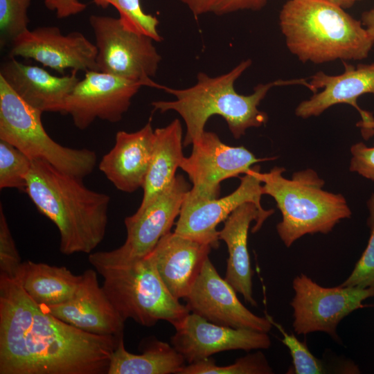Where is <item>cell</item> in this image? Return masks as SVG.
I'll list each match as a JSON object with an SVG mask.
<instances>
[{
	"mask_svg": "<svg viewBox=\"0 0 374 374\" xmlns=\"http://www.w3.org/2000/svg\"><path fill=\"white\" fill-rule=\"evenodd\" d=\"M42 113L21 99L0 76V140L12 144L31 160H43L77 178L90 175L96 164V152L55 141L43 126Z\"/></svg>",
	"mask_w": 374,
	"mask_h": 374,
	"instance_id": "52a82bcc",
	"label": "cell"
},
{
	"mask_svg": "<svg viewBox=\"0 0 374 374\" xmlns=\"http://www.w3.org/2000/svg\"><path fill=\"white\" fill-rule=\"evenodd\" d=\"M32 160L12 144L0 140V188L24 191Z\"/></svg>",
	"mask_w": 374,
	"mask_h": 374,
	"instance_id": "83f0119b",
	"label": "cell"
},
{
	"mask_svg": "<svg viewBox=\"0 0 374 374\" xmlns=\"http://www.w3.org/2000/svg\"><path fill=\"white\" fill-rule=\"evenodd\" d=\"M190 189L185 178L176 175L172 183L146 208L125 217L127 238L123 244L112 251L90 253L89 262L96 269L121 267L145 257L170 231Z\"/></svg>",
	"mask_w": 374,
	"mask_h": 374,
	"instance_id": "ba28073f",
	"label": "cell"
},
{
	"mask_svg": "<svg viewBox=\"0 0 374 374\" xmlns=\"http://www.w3.org/2000/svg\"><path fill=\"white\" fill-rule=\"evenodd\" d=\"M190 156L184 157L180 168L193 186L186 196L193 199L218 198L220 184L245 174L253 165L275 158L259 159L244 146H230L213 132L204 131L193 144Z\"/></svg>",
	"mask_w": 374,
	"mask_h": 374,
	"instance_id": "8fae6325",
	"label": "cell"
},
{
	"mask_svg": "<svg viewBox=\"0 0 374 374\" xmlns=\"http://www.w3.org/2000/svg\"><path fill=\"white\" fill-rule=\"evenodd\" d=\"M269 216L260 212L254 203L245 202L232 212L218 231L219 240L225 242L229 253L224 279L252 306H257V303L253 296L248 232L251 222L256 221L254 233Z\"/></svg>",
	"mask_w": 374,
	"mask_h": 374,
	"instance_id": "7402d4cb",
	"label": "cell"
},
{
	"mask_svg": "<svg viewBox=\"0 0 374 374\" xmlns=\"http://www.w3.org/2000/svg\"><path fill=\"white\" fill-rule=\"evenodd\" d=\"M349 170L374 181V147H368L362 142L353 144Z\"/></svg>",
	"mask_w": 374,
	"mask_h": 374,
	"instance_id": "d6a6232c",
	"label": "cell"
},
{
	"mask_svg": "<svg viewBox=\"0 0 374 374\" xmlns=\"http://www.w3.org/2000/svg\"><path fill=\"white\" fill-rule=\"evenodd\" d=\"M123 337L64 322L28 296L18 274H0V374L107 373Z\"/></svg>",
	"mask_w": 374,
	"mask_h": 374,
	"instance_id": "6da1fadb",
	"label": "cell"
},
{
	"mask_svg": "<svg viewBox=\"0 0 374 374\" xmlns=\"http://www.w3.org/2000/svg\"><path fill=\"white\" fill-rule=\"evenodd\" d=\"M39 306L64 322L89 333L123 336L125 321L100 287L96 271L93 269L84 271L71 298L60 304Z\"/></svg>",
	"mask_w": 374,
	"mask_h": 374,
	"instance_id": "e0dca14e",
	"label": "cell"
},
{
	"mask_svg": "<svg viewBox=\"0 0 374 374\" xmlns=\"http://www.w3.org/2000/svg\"><path fill=\"white\" fill-rule=\"evenodd\" d=\"M184 299L190 312L220 326L267 333L272 328L270 318L254 314L239 301L236 291L220 276L209 257Z\"/></svg>",
	"mask_w": 374,
	"mask_h": 374,
	"instance_id": "9a60e30c",
	"label": "cell"
},
{
	"mask_svg": "<svg viewBox=\"0 0 374 374\" xmlns=\"http://www.w3.org/2000/svg\"><path fill=\"white\" fill-rule=\"evenodd\" d=\"M367 207L369 212L367 224L370 229L368 242L351 274L341 286L374 288V193L367 201Z\"/></svg>",
	"mask_w": 374,
	"mask_h": 374,
	"instance_id": "f546056e",
	"label": "cell"
},
{
	"mask_svg": "<svg viewBox=\"0 0 374 374\" xmlns=\"http://www.w3.org/2000/svg\"><path fill=\"white\" fill-rule=\"evenodd\" d=\"M343 63L344 71L341 74L328 75L320 71L310 77L311 91L314 93L297 106V116H317L335 105L344 103L359 112L360 121L366 123L374 118L357 103V98L363 94L374 95V63L360 64L356 67L346 61Z\"/></svg>",
	"mask_w": 374,
	"mask_h": 374,
	"instance_id": "ac0fdd59",
	"label": "cell"
},
{
	"mask_svg": "<svg viewBox=\"0 0 374 374\" xmlns=\"http://www.w3.org/2000/svg\"><path fill=\"white\" fill-rule=\"evenodd\" d=\"M78 71L56 76L37 66L9 57L1 66L0 76L25 102L42 111L64 114L67 97L80 80Z\"/></svg>",
	"mask_w": 374,
	"mask_h": 374,
	"instance_id": "ffe728a7",
	"label": "cell"
},
{
	"mask_svg": "<svg viewBox=\"0 0 374 374\" xmlns=\"http://www.w3.org/2000/svg\"><path fill=\"white\" fill-rule=\"evenodd\" d=\"M285 169L275 166L260 173L263 195L274 198L282 214L276 231L287 247L306 234L330 233L340 220L350 218L345 197L323 189L325 184L312 169L283 175Z\"/></svg>",
	"mask_w": 374,
	"mask_h": 374,
	"instance_id": "5b68a950",
	"label": "cell"
},
{
	"mask_svg": "<svg viewBox=\"0 0 374 374\" xmlns=\"http://www.w3.org/2000/svg\"><path fill=\"white\" fill-rule=\"evenodd\" d=\"M184 357L166 342L154 339L141 354L128 352L123 337L112 355L107 374H178Z\"/></svg>",
	"mask_w": 374,
	"mask_h": 374,
	"instance_id": "d4e9b609",
	"label": "cell"
},
{
	"mask_svg": "<svg viewBox=\"0 0 374 374\" xmlns=\"http://www.w3.org/2000/svg\"><path fill=\"white\" fill-rule=\"evenodd\" d=\"M98 6L105 9L114 6L119 13V19L125 27L136 33L148 35L154 42L163 38L159 33V19L146 13L141 4V0H92Z\"/></svg>",
	"mask_w": 374,
	"mask_h": 374,
	"instance_id": "4316f807",
	"label": "cell"
},
{
	"mask_svg": "<svg viewBox=\"0 0 374 374\" xmlns=\"http://www.w3.org/2000/svg\"><path fill=\"white\" fill-rule=\"evenodd\" d=\"M174 328L171 344L188 364L222 351L268 349L271 344L267 332L220 326L194 313Z\"/></svg>",
	"mask_w": 374,
	"mask_h": 374,
	"instance_id": "2e32d148",
	"label": "cell"
},
{
	"mask_svg": "<svg viewBox=\"0 0 374 374\" xmlns=\"http://www.w3.org/2000/svg\"><path fill=\"white\" fill-rule=\"evenodd\" d=\"M211 249L208 244L170 231L150 254L167 289L179 300L190 291Z\"/></svg>",
	"mask_w": 374,
	"mask_h": 374,
	"instance_id": "44dd1931",
	"label": "cell"
},
{
	"mask_svg": "<svg viewBox=\"0 0 374 374\" xmlns=\"http://www.w3.org/2000/svg\"><path fill=\"white\" fill-rule=\"evenodd\" d=\"M183 130L179 119L154 130V143L150 167L143 186V195L138 211L146 208L174 181L183 154Z\"/></svg>",
	"mask_w": 374,
	"mask_h": 374,
	"instance_id": "603a6c76",
	"label": "cell"
},
{
	"mask_svg": "<svg viewBox=\"0 0 374 374\" xmlns=\"http://www.w3.org/2000/svg\"><path fill=\"white\" fill-rule=\"evenodd\" d=\"M89 21L94 33L100 71L145 87L165 89L152 79L161 60L152 38L127 28L119 17L92 15Z\"/></svg>",
	"mask_w": 374,
	"mask_h": 374,
	"instance_id": "9c48e42d",
	"label": "cell"
},
{
	"mask_svg": "<svg viewBox=\"0 0 374 374\" xmlns=\"http://www.w3.org/2000/svg\"><path fill=\"white\" fill-rule=\"evenodd\" d=\"M44 5L47 9L55 11L60 19L78 15L87 7L78 0H44Z\"/></svg>",
	"mask_w": 374,
	"mask_h": 374,
	"instance_id": "e575fe53",
	"label": "cell"
},
{
	"mask_svg": "<svg viewBox=\"0 0 374 374\" xmlns=\"http://www.w3.org/2000/svg\"><path fill=\"white\" fill-rule=\"evenodd\" d=\"M336 5H338L344 9L349 8L353 6V4L349 0H327Z\"/></svg>",
	"mask_w": 374,
	"mask_h": 374,
	"instance_id": "f35d334b",
	"label": "cell"
},
{
	"mask_svg": "<svg viewBox=\"0 0 374 374\" xmlns=\"http://www.w3.org/2000/svg\"><path fill=\"white\" fill-rule=\"evenodd\" d=\"M272 368L261 351L248 354L228 366H218L211 357L184 366L178 374H271Z\"/></svg>",
	"mask_w": 374,
	"mask_h": 374,
	"instance_id": "484cf974",
	"label": "cell"
},
{
	"mask_svg": "<svg viewBox=\"0 0 374 374\" xmlns=\"http://www.w3.org/2000/svg\"><path fill=\"white\" fill-rule=\"evenodd\" d=\"M268 0H217L213 13L223 15L239 10H260Z\"/></svg>",
	"mask_w": 374,
	"mask_h": 374,
	"instance_id": "836d02e7",
	"label": "cell"
},
{
	"mask_svg": "<svg viewBox=\"0 0 374 374\" xmlns=\"http://www.w3.org/2000/svg\"><path fill=\"white\" fill-rule=\"evenodd\" d=\"M357 126L360 128L364 139H368L374 135V118L366 123L359 121Z\"/></svg>",
	"mask_w": 374,
	"mask_h": 374,
	"instance_id": "74e56055",
	"label": "cell"
},
{
	"mask_svg": "<svg viewBox=\"0 0 374 374\" xmlns=\"http://www.w3.org/2000/svg\"><path fill=\"white\" fill-rule=\"evenodd\" d=\"M31 0H0V44L8 43L28 30V9Z\"/></svg>",
	"mask_w": 374,
	"mask_h": 374,
	"instance_id": "f1b7e54d",
	"label": "cell"
},
{
	"mask_svg": "<svg viewBox=\"0 0 374 374\" xmlns=\"http://www.w3.org/2000/svg\"><path fill=\"white\" fill-rule=\"evenodd\" d=\"M184 4L192 14L197 17L202 15L213 12L217 0H179Z\"/></svg>",
	"mask_w": 374,
	"mask_h": 374,
	"instance_id": "d590c367",
	"label": "cell"
},
{
	"mask_svg": "<svg viewBox=\"0 0 374 374\" xmlns=\"http://www.w3.org/2000/svg\"><path fill=\"white\" fill-rule=\"evenodd\" d=\"M279 26L287 48L303 63L361 60L374 45L360 20L327 0H287Z\"/></svg>",
	"mask_w": 374,
	"mask_h": 374,
	"instance_id": "277c9868",
	"label": "cell"
},
{
	"mask_svg": "<svg viewBox=\"0 0 374 374\" xmlns=\"http://www.w3.org/2000/svg\"><path fill=\"white\" fill-rule=\"evenodd\" d=\"M271 321L283 335L282 342L290 350L293 364L291 373L322 374L326 373L322 362L312 355L305 342L300 341L294 334L286 332L281 326L271 319Z\"/></svg>",
	"mask_w": 374,
	"mask_h": 374,
	"instance_id": "4dcf8cb0",
	"label": "cell"
},
{
	"mask_svg": "<svg viewBox=\"0 0 374 374\" xmlns=\"http://www.w3.org/2000/svg\"><path fill=\"white\" fill-rule=\"evenodd\" d=\"M260 173V166H253L240 177V184L237 189L221 198L193 199L186 195L174 232L217 249V225L242 204L253 202L262 213L272 215L274 209L265 210L261 206L263 192Z\"/></svg>",
	"mask_w": 374,
	"mask_h": 374,
	"instance_id": "7c38bea8",
	"label": "cell"
},
{
	"mask_svg": "<svg viewBox=\"0 0 374 374\" xmlns=\"http://www.w3.org/2000/svg\"><path fill=\"white\" fill-rule=\"evenodd\" d=\"M251 62L250 59L243 60L228 73L216 77L200 72L197 74V82L186 89L166 86L163 91L175 96V100L154 101L152 106L161 113L175 111L181 116L186 127L183 141L185 147L201 137L206 122L215 115L226 121L235 139H240L247 129L260 127L267 122V114L258 107L270 89L291 84L310 88V83L303 78L278 80L256 85L249 95L240 94L235 90L234 83Z\"/></svg>",
	"mask_w": 374,
	"mask_h": 374,
	"instance_id": "7a4b0ae2",
	"label": "cell"
},
{
	"mask_svg": "<svg viewBox=\"0 0 374 374\" xmlns=\"http://www.w3.org/2000/svg\"><path fill=\"white\" fill-rule=\"evenodd\" d=\"M9 57L33 59L62 75L66 69L99 71L97 48L82 33L63 35L56 26L27 30L10 44Z\"/></svg>",
	"mask_w": 374,
	"mask_h": 374,
	"instance_id": "5bb4252c",
	"label": "cell"
},
{
	"mask_svg": "<svg viewBox=\"0 0 374 374\" xmlns=\"http://www.w3.org/2000/svg\"><path fill=\"white\" fill-rule=\"evenodd\" d=\"M19 253L12 236L2 204H0V274L17 276L21 266Z\"/></svg>",
	"mask_w": 374,
	"mask_h": 374,
	"instance_id": "1f68e13d",
	"label": "cell"
},
{
	"mask_svg": "<svg viewBox=\"0 0 374 374\" xmlns=\"http://www.w3.org/2000/svg\"><path fill=\"white\" fill-rule=\"evenodd\" d=\"M24 192L57 226L63 254L91 253L104 239L110 197L87 188L81 179L32 160Z\"/></svg>",
	"mask_w": 374,
	"mask_h": 374,
	"instance_id": "3957f363",
	"label": "cell"
},
{
	"mask_svg": "<svg viewBox=\"0 0 374 374\" xmlns=\"http://www.w3.org/2000/svg\"><path fill=\"white\" fill-rule=\"evenodd\" d=\"M103 289L121 318L145 326L166 321L174 327L190 313L167 289L149 253L125 267L96 269Z\"/></svg>",
	"mask_w": 374,
	"mask_h": 374,
	"instance_id": "8992f818",
	"label": "cell"
},
{
	"mask_svg": "<svg viewBox=\"0 0 374 374\" xmlns=\"http://www.w3.org/2000/svg\"><path fill=\"white\" fill-rule=\"evenodd\" d=\"M143 86L100 71H88L67 97L64 114H69L74 125L81 130L97 118L118 122Z\"/></svg>",
	"mask_w": 374,
	"mask_h": 374,
	"instance_id": "4fadbf2b",
	"label": "cell"
},
{
	"mask_svg": "<svg viewBox=\"0 0 374 374\" xmlns=\"http://www.w3.org/2000/svg\"><path fill=\"white\" fill-rule=\"evenodd\" d=\"M360 21L369 36L374 41V8L364 12L362 14Z\"/></svg>",
	"mask_w": 374,
	"mask_h": 374,
	"instance_id": "8d00e7d4",
	"label": "cell"
},
{
	"mask_svg": "<svg viewBox=\"0 0 374 374\" xmlns=\"http://www.w3.org/2000/svg\"><path fill=\"white\" fill-rule=\"evenodd\" d=\"M154 138L151 119L138 131H118L114 147L99 163L100 170L121 191L132 193L143 188L151 161Z\"/></svg>",
	"mask_w": 374,
	"mask_h": 374,
	"instance_id": "d6986e66",
	"label": "cell"
},
{
	"mask_svg": "<svg viewBox=\"0 0 374 374\" xmlns=\"http://www.w3.org/2000/svg\"><path fill=\"white\" fill-rule=\"evenodd\" d=\"M22 286L39 305H54L71 298L82 279L66 267L30 260L23 262L18 273Z\"/></svg>",
	"mask_w": 374,
	"mask_h": 374,
	"instance_id": "cb8c5ba5",
	"label": "cell"
},
{
	"mask_svg": "<svg viewBox=\"0 0 374 374\" xmlns=\"http://www.w3.org/2000/svg\"><path fill=\"white\" fill-rule=\"evenodd\" d=\"M294 296L293 328L298 335L323 332L339 340L337 328L353 311L366 307L363 301L374 296V288L356 286L325 287L304 274L292 282Z\"/></svg>",
	"mask_w": 374,
	"mask_h": 374,
	"instance_id": "30bf717a",
	"label": "cell"
},
{
	"mask_svg": "<svg viewBox=\"0 0 374 374\" xmlns=\"http://www.w3.org/2000/svg\"><path fill=\"white\" fill-rule=\"evenodd\" d=\"M353 4H354L356 1H360V0H349Z\"/></svg>",
	"mask_w": 374,
	"mask_h": 374,
	"instance_id": "ab89813d",
	"label": "cell"
}]
</instances>
